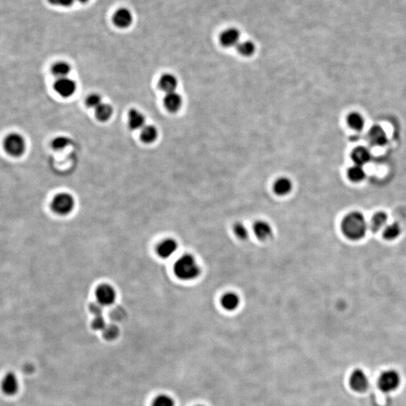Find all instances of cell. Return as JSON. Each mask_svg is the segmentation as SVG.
<instances>
[{
	"label": "cell",
	"instance_id": "32",
	"mask_svg": "<svg viewBox=\"0 0 406 406\" xmlns=\"http://www.w3.org/2000/svg\"><path fill=\"white\" fill-rule=\"evenodd\" d=\"M102 331H103L104 338L108 341L115 339L119 334V328L114 325L106 326Z\"/></svg>",
	"mask_w": 406,
	"mask_h": 406
},
{
	"label": "cell",
	"instance_id": "34",
	"mask_svg": "<svg viewBox=\"0 0 406 406\" xmlns=\"http://www.w3.org/2000/svg\"><path fill=\"white\" fill-rule=\"evenodd\" d=\"M105 327H106V324H105L102 315L96 316L92 324L93 329L95 330H103Z\"/></svg>",
	"mask_w": 406,
	"mask_h": 406
},
{
	"label": "cell",
	"instance_id": "15",
	"mask_svg": "<svg viewBox=\"0 0 406 406\" xmlns=\"http://www.w3.org/2000/svg\"><path fill=\"white\" fill-rule=\"evenodd\" d=\"M220 303L222 307L226 311H234L239 306L240 299L235 293H226L221 297Z\"/></svg>",
	"mask_w": 406,
	"mask_h": 406
},
{
	"label": "cell",
	"instance_id": "11",
	"mask_svg": "<svg viewBox=\"0 0 406 406\" xmlns=\"http://www.w3.org/2000/svg\"><path fill=\"white\" fill-rule=\"evenodd\" d=\"M240 33L236 28H229L223 31L220 36V42L223 46L226 48L237 47L239 43Z\"/></svg>",
	"mask_w": 406,
	"mask_h": 406
},
{
	"label": "cell",
	"instance_id": "38",
	"mask_svg": "<svg viewBox=\"0 0 406 406\" xmlns=\"http://www.w3.org/2000/svg\"><path fill=\"white\" fill-rule=\"evenodd\" d=\"M196 406H205V405H196Z\"/></svg>",
	"mask_w": 406,
	"mask_h": 406
},
{
	"label": "cell",
	"instance_id": "28",
	"mask_svg": "<svg viewBox=\"0 0 406 406\" xmlns=\"http://www.w3.org/2000/svg\"><path fill=\"white\" fill-rule=\"evenodd\" d=\"M347 123L349 126L354 130H360L363 128L364 125V121H363V117L358 113H352L350 115L347 117Z\"/></svg>",
	"mask_w": 406,
	"mask_h": 406
},
{
	"label": "cell",
	"instance_id": "6",
	"mask_svg": "<svg viewBox=\"0 0 406 406\" xmlns=\"http://www.w3.org/2000/svg\"><path fill=\"white\" fill-rule=\"evenodd\" d=\"M97 303L102 306H109L115 302V291L109 284H102L96 291Z\"/></svg>",
	"mask_w": 406,
	"mask_h": 406
},
{
	"label": "cell",
	"instance_id": "3",
	"mask_svg": "<svg viewBox=\"0 0 406 406\" xmlns=\"http://www.w3.org/2000/svg\"><path fill=\"white\" fill-rule=\"evenodd\" d=\"M3 147L8 155L12 157H20L26 152V139L20 133H9L3 139Z\"/></svg>",
	"mask_w": 406,
	"mask_h": 406
},
{
	"label": "cell",
	"instance_id": "14",
	"mask_svg": "<svg viewBox=\"0 0 406 406\" xmlns=\"http://www.w3.org/2000/svg\"><path fill=\"white\" fill-rule=\"evenodd\" d=\"M182 105V99L179 94L174 92L168 93L164 97V105L169 112H176L180 109Z\"/></svg>",
	"mask_w": 406,
	"mask_h": 406
},
{
	"label": "cell",
	"instance_id": "25",
	"mask_svg": "<svg viewBox=\"0 0 406 406\" xmlns=\"http://www.w3.org/2000/svg\"><path fill=\"white\" fill-rule=\"evenodd\" d=\"M347 176H349V179L352 182H358L365 179L366 174H365L364 170H363L361 166L355 165V166H352L349 169V171H347Z\"/></svg>",
	"mask_w": 406,
	"mask_h": 406
},
{
	"label": "cell",
	"instance_id": "5",
	"mask_svg": "<svg viewBox=\"0 0 406 406\" xmlns=\"http://www.w3.org/2000/svg\"><path fill=\"white\" fill-rule=\"evenodd\" d=\"M378 384L382 391L390 393L397 389L400 385V376L396 371L388 370L381 374Z\"/></svg>",
	"mask_w": 406,
	"mask_h": 406
},
{
	"label": "cell",
	"instance_id": "1",
	"mask_svg": "<svg viewBox=\"0 0 406 406\" xmlns=\"http://www.w3.org/2000/svg\"><path fill=\"white\" fill-rule=\"evenodd\" d=\"M341 227L344 237L351 240H360L366 235L367 223L363 214L354 212L343 218Z\"/></svg>",
	"mask_w": 406,
	"mask_h": 406
},
{
	"label": "cell",
	"instance_id": "7",
	"mask_svg": "<svg viewBox=\"0 0 406 406\" xmlns=\"http://www.w3.org/2000/svg\"><path fill=\"white\" fill-rule=\"evenodd\" d=\"M53 89L56 94L61 97H67L73 95L76 91V84L73 80L70 79L68 77L65 78H57L56 82L53 84Z\"/></svg>",
	"mask_w": 406,
	"mask_h": 406
},
{
	"label": "cell",
	"instance_id": "37",
	"mask_svg": "<svg viewBox=\"0 0 406 406\" xmlns=\"http://www.w3.org/2000/svg\"><path fill=\"white\" fill-rule=\"evenodd\" d=\"M78 1H79L80 3H88V2L89 1V0H78Z\"/></svg>",
	"mask_w": 406,
	"mask_h": 406
},
{
	"label": "cell",
	"instance_id": "4",
	"mask_svg": "<svg viewBox=\"0 0 406 406\" xmlns=\"http://www.w3.org/2000/svg\"><path fill=\"white\" fill-rule=\"evenodd\" d=\"M75 207V199L72 195L67 193L56 194L51 202V209L59 215H67L72 212Z\"/></svg>",
	"mask_w": 406,
	"mask_h": 406
},
{
	"label": "cell",
	"instance_id": "26",
	"mask_svg": "<svg viewBox=\"0 0 406 406\" xmlns=\"http://www.w3.org/2000/svg\"><path fill=\"white\" fill-rule=\"evenodd\" d=\"M401 233V228L396 223L388 225L384 230V237L388 240H393L399 237Z\"/></svg>",
	"mask_w": 406,
	"mask_h": 406
},
{
	"label": "cell",
	"instance_id": "29",
	"mask_svg": "<svg viewBox=\"0 0 406 406\" xmlns=\"http://www.w3.org/2000/svg\"><path fill=\"white\" fill-rule=\"evenodd\" d=\"M152 406H175V401L169 395H159L153 401Z\"/></svg>",
	"mask_w": 406,
	"mask_h": 406
},
{
	"label": "cell",
	"instance_id": "36",
	"mask_svg": "<svg viewBox=\"0 0 406 406\" xmlns=\"http://www.w3.org/2000/svg\"><path fill=\"white\" fill-rule=\"evenodd\" d=\"M102 307L103 306L99 304L98 303H96L91 306V311L95 316L102 315Z\"/></svg>",
	"mask_w": 406,
	"mask_h": 406
},
{
	"label": "cell",
	"instance_id": "27",
	"mask_svg": "<svg viewBox=\"0 0 406 406\" xmlns=\"http://www.w3.org/2000/svg\"><path fill=\"white\" fill-rule=\"evenodd\" d=\"M237 51L242 56H248L252 55L255 51V45L251 41L239 42L237 45Z\"/></svg>",
	"mask_w": 406,
	"mask_h": 406
},
{
	"label": "cell",
	"instance_id": "2",
	"mask_svg": "<svg viewBox=\"0 0 406 406\" xmlns=\"http://www.w3.org/2000/svg\"><path fill=\"white\" fill-rule=\"evenodd\" d=\"M174 272L182 281H192L199 276L201 270L194 256L184 254L175 264Z\"/></svg>",
	"mask_w": 406,
	"mask_h": 406
},
{
	"label": "cell",
	"instance_id": "16",
	"mask_svg": "<svg viewBox=\"0 0 406 406\" xmlns=\"http://www.w3.org/2000/svg\"><path fill=\"white\" fill-rule=\"evenodd\" d=\"M146 119L142 113L136 109L130 110L129 112V127L131 130H139L144 127Z\"/></svg>",
	"mask_w": 406,
	"mask_h": 406
},
{
	"label": "cell",
	"instance_id": "12",
	"mask_svg": "<svg viewBox=\"0 0 406 406\" xmlns=\"http://www.w3.org/2000/svg\"><path fill=\"white\" fill-rule=\"evenodd\" d=\"M253 231L255 237L261 241H267L272 237L273 230L268 222L264 220H258L255 222L253 226Z\"/></svg>",
	"mask_w": 406,
	"mask_h": 406
},
{
	"label": "cell",
	"instance_id": "9",
	"mask_svg": "<svg viewBox=\"0 0 406 406\" xmlns=\"http://www.w3.org/2000/svg\"><path fill=\"white\" fill-rule=\"evenodd\" d=\"M349 384H350L352 389L357 392H363L369 387V380H368L367 376L363 371L360 369H356L351 374Z\"/></svg>",
	"mask_w": 406,
	"mask_h": 406
},
{
	"label": "cell",
	"instance_id": "20",
	"mask_svg": "<svg viewBox=\"0 0 406 406\" xmlns=\"http://www.w3.org/2000/svg\"><path fill=\"white\" fill-rule=\"evenodd\" d=\"M352 158L356 165L362 166L370 160V153L366 148L358 147L352 152Z\"/></svg>",
	"mask_w": 406,
	"mask_h": 406
},
{
	"label": "cell",
	"instance_id": "13",
	"mask_svg": "<svg viewBox=\"0 0 406 406\" xmlns=\"http://www.w3.org/2000/svg\"><path fill=\"white\" fill-rule=\"evenodd\" d=\"M178 243L174 239H165L157 248V254L163 259L171 257L177 251Z\"/></svg>",
	"mask_w": 406,
	"mask_h": 406
},
{
	"label": "cell",
	"instance_id": "22",
	"mask_svg": "<svg viewBox=\"0 0 406 406\" xmlns=\"http://www.w3.org/2000/svg\"><path fill=\"white\" fill-rule=\"evenodd\" d=\"M158 136L157 128L154 126H144L141 131V139L143 142L150 144L154 142Z\"/></svg>",
	"mask_w": 406,
	"mask_h": 406
},
{
	"label": "cell",
	"instance_id": "19",
	"mask_svg": "<svg viewBox=\"0 0 406 406\" xmlns=\"http://www.w3.org/2000/svg\"><path fill=\"white\" fill-rule=\"evenodd\" d=\"M160 88L163 91L168 93L174 92L178 86V80L171 74H164L159 81Z\"/></svg>",
	"mask_w": 406,
	"mask_h": 406
},
{
	"label": "cell",
	"instance_id": "8",
	"mask_svg": "<svg viewBox=\"0 0 406 406\" xmlns=\"http://www.w3.org/2000/svg\"><path fill=\"white\" fill-rule=\"evenodd\" d=\"M1 390L6 396H15L18 392L19 381L16 374L8 372L1 381Z\"/></svg>",
	"mask_w": 406,
	"mask_h": 406
},
{
	"label": "cell",
	"instance_id": "30",
	"mask_svg": "<svg viewBox=\"0 0 406 406\" xmlns=\"http://www.w3.org/2000/svg\"><path fill=\"white\" fill-rule=\"evenodd\" d=\"M70 143V139L68 137L58 136L56 137L52 141L51 146L52 148L55 150H62V149H65L68 146H69Z\"/></svg>",
	"mask_w": 406,
	"mask_h": 406
},
{
	"label": "cell",
	"instance_id": "35",
	"mask_svg": "<svg viewBox=\"0 0 406 406\" xmlns=\"http://www.w3.org/2000/svg\"><path fill=\"white\" fill-rule=\"evenodd\" d=\"M48 1L52 6L67 8L72 6L75 0H48Z\"/></svg>",
	"mask_w": 406,
	"mask_h": 406
},
{
	"label": "cell",
	"instance_id": "18",
	"mask_svg": "<svg viewBox=\"0 0 406 406\" xmlns=\"http://www.w3.org/2000/svg\"><path fill=\"white\" fill-rule=\"evenodd\" d=\"M293 184L287 178H280L275 181L273 190L278 196H285L292 190Z\"/></svg>",
	"mask_w": 406,
	"mask_h": 406
},
{
	"label": "cell",
	"instance_id": "31",
	"mask_svg": "<svg viewBox=\"0 0 406 406\" xmlns=\"http://www.w3.org/2000/svg\"><path fill=\"white\" fill-rule=\"evenodd\" d=\"M234 232L236 237L240 240H246L248 238V230L246 226L242 223H237L234 225Z\"/></svg>",
	"mask_w": 406,
	"mask_h": 406
},
{
	"label": "cell",
	"instance_id": "21",
	"mask_svg": "<svg viewBox=\"0 0 406 406\" xmlns=\"http://www.w3.org/2000/svg\"><path fill=\"white\" fill-rule=\"evenodd\" d=\"M388 221V215L385 212H378L373 216L371 221L370 229L373 234L382 229Z\"/></svg>",
	"mask_w": 406,
	"mask_h": 406
},
{
	"label": "cell",
	"instance_id": "10",
	"mask_svg": "<svg viewBox=\"0 0 406 406\" xmlns=\"http://www.w3.org/2000/svg\"><path fill=\"white\" fill-rule=\"evenodd\" d=\"M113 23L119 28L129 27L133 23V17L131 12L127 9H120L113 15Z\"/></svg>",
	"mask_w": 406,
	"mask_h": 406
},
{
	"label": "cell",
	"instance_id": "33",
	"mask_svg": "<svg viewBox=\"0 0 406 406\" xmlns=\"http://www.w3.org/2000/svg\"><path fill=\"white\" fill-rule=\"evenodd\" d=\"M102 103V97L97 94H91L86 100V105L90 108H94L95 109Z\"/></svg>",
	"mask_w": 406,
	"mask_h": 406
},
{
	"label": "cell",
	"instance_id": "23",
	"mask_svg": "<svg viewBox=\"0 0 406 406\" xmlns=\"http://www.w3.org/2000/svg\"><path fill=\"white\" fill-rule=\"evenodd\" d=\"M113 108L111 105L108 104L102 103L101 105H99L96 108V117L99 121L104 122L110 119V118L112 115Z\"/></svg>",
	"mask_w": 406,
	"mask_h": 406
},
{
	"label": "cell",
	"instance_id": "24",
	"mask_svg": "<svg viewBox=\"0 0 406 406\" xmlns=\"http://www.w3.org/2000/svg\"><path fill=\"white\" fill-rule=\"evenodd\" d=\"M71 71V67L67 63L57 62L51 67V72L57 78L67 77Z\"/></svg>",
	"mask_w": 406,
	"mask_h": 406
},
{
	"label": "cell",
	"instance_id": "17",
	"mask_svg": "<svg viewBox=\"0 0 406 406\" xmlns=\"http://www.w3.org/2000/svg\"><path fill=\"white\" fill-rule=\"evenodd\" d=\"M369 138L371 142L375 146H384L388 141L386 133L379 126H374L369 130Z\"/></svg>",
	"mask_w": 406,
	"mask_h": 406
}]
</instances>
